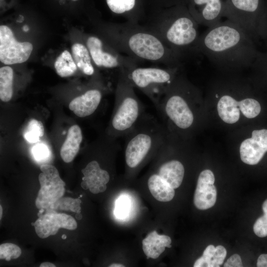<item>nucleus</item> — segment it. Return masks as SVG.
<instances>
[{"mask_svg": "<svg viewBox=\"0 0 267 267\" xmlns=\"http://www.w3.org/2000/svg\"><path fill=\"white\" fill-rule=\"evenodd\" d=\"M196 51L227 70L252 66L260 51L248 33L228 19L208 27L199 36Z\"/></svg>", "mask_w": 267, "mask_h": 267, "instance_id": "1", "label": "nucleus"}, {"mask_svg": "<svg viewBox=\"0 0 267 267\" xmlns=\"http://www.w3.org/2000/svg\"><path fill=\"white\" fill-rule=\"evenodd\" d=\"M112 46L137 62H150L181 67L182 59L154 33L139 23L125 21L112 26Z\"/></svg>", "mask_w": 267, "mask_h": 267, "instance_id": "2", "label": "nucleus"}, {"mask_svg": "<svg viewBox=\"0 0 267 267\" xmlns=\"http://www.w3.org/2000/svg\"><path fill=\"white\" fill-rule=\"evenodd\" d=\"M141 24L156 34L182 60L197 54L199 24L184 4H178Z\"/></svg>", "mask_w": 267, "mask_h": 267, "instance_id": "3", "label": "nucleus"}, {"mask_svg": "<svg viewBox=\"0 0 267 267\" xmlns=\"http://www.w3.org/2000/svg\"><path fill=\"white\" fill-rule=\"evenodd\" d=\"M167 136L164 126L153 115L145 113L125 137V158L128 168L135 170L149 157L157 154Z\"/></svg>", "mask_w": 267, "mask_h": 267, "instance_id": "4", "label": "nucleus"}, {"mask_svg": "<svg viewBox=\"0 0 267 267\" xmlns=\"http://www.w3.org/2000/svg\"><path fill=\"white\" fill-rule=\"evenodd\" d=\"M194 91L188 82L178 75L167 90L156 110L168 133L174 128L186 131L193 125L194 116L189 102Z\"/></svg>", "mask_w": 267, "mask_h": 267, "instance_id": "5", "label": "nucleus"}, {"mask_svg": "<svg viewBox=\"0 0 267 267\" xmlns=\"http://www.w3.org/2000/svg\"><path fill=\"white\" fill-rule=\"evenodd\" d=\"M134 88L127 71L121 72L118 78L115 106L110 123L109 133L113 138L125 137L145 113Z\"/></svg>", "mask_w": 267, "mask_h": 267, "instance_id": "6", "label": "nucleus"}, {"mask_svg": "<svg viewBox=\"0 0 267 267\" xmlns=\"http://www.w3.org/2000/svg\"><path fill=\"white\" fill-rule=\"evenodd\" d=\"M265 0H226L223 17L244 30L257 44L265 34Z\"/></svg>", "mask_w": 267, "mask_h": 267, "instance_id": "7", "label": "nucleus"}, {"mask_svg": "<svg viewBox=\"0 0 267 267\" xmlns=\"http://www.w3.org/2000/svg\"><path fill=\"white\" fill-rule=\"evenodd\" d=\"M180 67H141L136 66L127 71L134 88L145 94L157 109L168 89L178 75Z\"/></svg>", "mask_w": 267, "mask_h": 267, "instance_id": "8", "label": "nucleus"}, {"mask_svg": "<svg viewBox=\"0 0 267 267\" xmlns=\"http://www.w3.org/2000/svg\"><path fill=\"white\" fill-rule=\"evenodd\" d=\"M86 44L93 62L98 67L115 69L120 73L137 66L136 61L121 53L113 46L106 49L103 41L97 37H89Z\"/></svg>", "mask_w": 267, "mask_h": 267, "instance_id": "9", "label": "nucleus"}, {"mask_svg": "<svg viewBox=\"0 0 267 267\" xmlns=\"http://www.w3.org/2000/svg\"><path fill=\"white\" fill-rule=\"evenodd\" d=\"M39 176L41 188L35 204L39 209H48L64 195L65 183L60 178L57 169L48 164L40 166Z\"/></svg>", "mask_w": 267, "mask_h": 267, "instance_id": "10", "label": "nucleus"}, {"mask_svg": "<svg viewBox=\"0 0 267 267\" xmlns=\"http://www.w3.org/2000/svg\"><path fill=\"white\" fill-rule=\"evenodd\" d=\"M31 43L18 42L7 26H0V60L5 65L21 63L27 61L33 50Z\"/></svg>", "mask_w": 267, "mask_h": 267, "instance_id": "11", "label": "nucleus"}, {"mask_svg": "<svg viewBox=\"0 0 267 267\" xmlns=\"http://www.w3.org/2000/svg\"><path fill=\"white\" fill-rule=\"evenodd\" d=\"M226 0H188V9L199 25L211 27L223 17Z\"/></svg>", "mask_w": 267, "mask_h": 267, "instance_id": "12", "label": "nucleus"}, {"mask_svg": "<svg viewBox=\"0 0 267 267\" xmlns=\"http://www.w3.org/2000/svg\"><path fill=\"white\" fill-rule=\"evenodd\" d=\"M38 236L45 238L55 235L60 228L74 230L77 227L75 220L64 213H57L53 210L43 214L34 223H32Z\"/></svg>", "mask_w": 267, "mask_h": 267, "instance_id": "13", "label": "nucleus"}, {"mask_svg": "<svg viewBox=\"0 0 267 267\" xmlns=\"http://www.w3.org/2000/svg\"><path fill=\"white\" fill-rule=\"evenodd\" d=\"M267 151V130H256L252 137L246 139L240 146V158L250 165L257 164Z\"/></svg>", "mask_w": 267, "mask_h": 267, "instance_id": "14", "label": "nucleus"}, {"mask_svg": "<svg viewBox=\"0 0 267 267\" xmlns=\"http://www.w3.org/2000/svg\"><path fill=\"white\" fill-rule=\"evenodd\" d=\"M215 177L210 170L202 171L197 180L194 195V203L199 210H207L213 207L217 199V190L214 185Z\"/></svg>", "mask_w": 267, "mask_h": 267, "instance_id": "15", "label": "nucleus"}, {"mask_svg": "<svg viewBox=\"0 0 267 267\" xmlns=\"http://www.w3.org/2000/svg\"><path fill=\"white\" fill-rule=\"evenodd\" d=\"M82 173L84 175L82 181L87 183L91 193L97 194L105 191L110 178V174L100 167L97 161L93 160L89 162L82 170Z\"/></svg>", "mask_w": 267, "mask_h": 267, "instance_id": "16", "label": "nucleus"}, {"mask_svg": "<svg viewBox=\"0 0 267 267\" xmlns=\"http://www.w3.org/2000/svg\"><path fill=\"white\" fill-rule=\"evenodd\" d=\"M102 97L98 89H91L73 99L69 103V109L81 118L89 116L97 109Z\"/></svg>", "mask_w": 267, "mask_h": 267, "instance_id": "17", "label": "nucleus"}, {"mask_svg": "<svg viewBox=\"0 0 267 267\" xmlns=\"http://www.w3.org/2000/svg\"><path fill=\"white\" fill-rule=\"evenodd\" d=\"M153 174H157L171 187L176 189L183 181L185 169L182 163L178 160H164L160 162L156 172Z\"/></svg>", "mask_w": 267, "mask_h": 267, "instance_id": "18", "label": "nucleus"}, {"mask_svg": "<svg viewBox=\"0 0 267 267\" xmlns=\"http://www.w3.org/2000/svg\"><path fill=\"white\" fill-rule=\"evenodd\" d=\"M82 139L80 127L77 125L72 126L60 149V156L64 162L70 163L73 160L80 150Z\"/></svg>", "mask_w": 267, "mask_h": 267, "instance_id": "19", "label": "nucleus"}, {"mask_svg": "<svg viewBox=\"0 0 267 267\" xmlns=\"http://www.w3.org/2000/svg\"><path fill=\"white\" fill-rule=\"evenodd\" d=\"M171 242L169 236L159 235L154 230L143 239L142 249L147 259H156L165 251L166 247H171Z\"/></svg>", "mask_w": 267, "mask_h": 267, "instance_id": "20", "label": "nucleus"}, {"mask_svg": "<svg viewBox=\"0 0 267 267\" xmlns=\"http://www.w3.org/2000/svg\"><path fill=\"white\" fill-rule=\"evenodd\" d=\"M218 96L217 98L220 99L217 104V110L220 117L227 124L237 122L240 117L239 101L229 94H224L221 97L218 94Z\"/></svg>", "mask_w": 267, "mask_h": 267, "instance_id": "21", "label": "nucleus"}, {"mask_svg": "<svg viewBox=\"0 0 267 267\" xmlns=\"http://www.w3.org/2000/svg\"><path fill=\"white\" fill-rule=\"evenodd\" d=\"M148 187L152 196L158 201L168 202L175 196V190L156 174H151L147 180Z\"/></svg>", "mask_w": 267, "mask_h": 267, "instance_id": "22", "label": "nucleus"}, {"mask_svg": "<svg viewBox=\"0 0 267 267\" xmlns=\"http://www.w3.org/2000/svg\"><path fill=\"white\" fill-rule=\"evenodd\" d=\"M72 52L78 68L88 76L93 75L95 70L88 48L81 44H75L72 47Z\"/></svg>", "mask_w": 267, "mask_h": 267, "instance_id": "23", "label": "nucleus"}, {"mask_svg": "<svg viewBox=\"0 0 267 267\" xmlns=\"http://www.w3.org/2000/svg\"><path fill=\"white\" fill-rule=\"evenodd\" d=\"M54 66L57 74L61 77L72 76L77 69V66L72 55L67 50L63 51L58 56Z\"/></svg>", "mask_w": 267, "mask_h": 267, "instance_id": "24", "label": "nucleus"}, {"mask_svg": "<svg viewBox=\"0 0 267 267\" xmlns=\"http://www.w3.org/2000/svg\"><path fill=\"white\" fill-rule=\"evenodd\" d=\"M13 71L9 66L0 69V98L3 102H8L13 95Z\"/></svg>", "mask_w": 267, "mask_h": 267, "instance_id": "25", "label": "nucleus"}, {"mask_svg": "<svg viewBox=\"0 0 267 267\" xmlns=\"http://www.w3.org/2000/svg\"><path fill=\"white\" fill-rule=\"evenodd\" d=\"M44 132L43 123L39 120L32 119L26 127L24 132V137L29 142H37L44 135Z\"/></svg>", "mask_w": 267, "mask_h": 267, "instance_id": "26", "label": "nucleus"}, {"mask_svg": "<svg viewBox=\"0 0 267 267\" xmlns=\"http://www.w3.org/2000/svg\"><path fill=\"white\" fill-rule=\"evenodd\" d=\"M238 106L243 115L248 118L257 117L261 110L260 103L253 98H246L239 101Z\"/></svg>", "mask_w": 267, "mask_h": 267, "instance_id": "27", "label": "nucleus"}, {"mask_svg": "<svg viewBox=\"0 0 267 267\" xmlns=\"http://www.w3.org/2000/svg\"><path fill=\"white\" fill-rule=\"evenodd\" d=\"M110 9L118 14H130L135 5V0H106Z\"/></svg>", "mask_w": 267, "mask_h": 267, "instance_id": "28", "label": "nucleus"}, {"mask_svg": "<svg viewBox=\"0 0 267 267\" xmlns=\"http://www.w3.org/2000/svg\"><path fill=\"white\" fill-rule=\"evenodd\" d=\"M81 203V201L79 199H74L70 197L61 198L51 207L50 209H59L62 210H71L77 213H80Z\"/></svg>", "mask_w": 267, "mask_h": 267, "instance_id": "29", "label": "nucleus"}, {"mask_svg": "<svg viewBox=\"0 0 267 267\" xmlns=\"http://www.w3.org/2000/svg\"><path fill=\"white\" fill-rule=\"evenodd\" d=\"M21 254V249L11 243H3L0 245V259L9 261L18 258Z\"/></svg>", "mask_w": 267, "mask_h": 267, "instance_id": "30", "label": "nucleus"}, {"mask_svg": "<svg viewBox=\"0 0 267 267\" xmlns=\"http://www.w3.org/2000/svg\"><path fill=\"white\" fill-rule=\"evenodd\" d=\"M130 202L126 196H121L117 200L114 210L115 215L119 219L126 218L130 211Z\"/></svg>", "mask_w": 267, "mask_h": 267, "instance_id": "31", "label": "nucleus"}, {"mask_svg": "<svg viewBox=\"0 0 267 267\" xmlns=\"http://www.w3.org/2000/svg\"><path fill=\"white\" fill-rule=\"evenodd\" d=\"M215 251L213 245L208 246L203 252L202 256L195 262L194 267H210V264Z\"/></svg>", "mask_w": 267, "mask_h": 267, "instance_id": "32", "label": "nucleus"}, {"mask_svg": "<svg viewBox=\"0 0 267 267\" xmlns=\"http://www.w3.org/2000/svg\"><path fill=\"white\" fill-rule=\"evenodd\" d=\"M255 234L260 237L267 236V216L264 214L259 218L253 226Z\"/></svg>", "mask_w": 267, "mask_h": 267, "instance_id": "33", "label": "nucleus"}, {"mask_svg": "<svg viewBox=\"0 0 267 267\" xmlns=\"http://www.w3.org/2000/svg\"><path fill=\"white\" fill-rule=\"evenodd\" d=\"M226 250L225 248L219 245L215 247V251L210 264V267H219L222 265L225 258Z\"/></svg>", "mask_w": 267, "mask_h": 267, "instance_id": "34", "label": "nucleus"}, {"mask_svg": "<svg viewBox=\"0 0 267 267\" xmlns=\"http://www.w3.org/2000/svg\"><path fill=\"white\" fill-rule=\"evenodd\" d=\"M255 69L267 74V48L265 51H259L252 66Z\"/></svg>", "mask_w": 267, "mask_h": 267, "instance_id": "35", "label": "nucleus"}, {"mask_svg": "<svg viewBox=\"0 0 267 267\" xmlns=\"http://www.w3.org/2000/svg\"><path fill=\"white\" fill-rule=\"evenodd\" d=\"M34 157L37 160L45 159L49 155V151L47 147L43 144L36 145L33 148Z\"/></svg>", "mask_w": 267, "mask_h": 267, "instance_id": "36", "label": "nucleus"}, {"mask_svg": "<svg viewBox=\"0 0 267 267\" xmlns=\"http://www.w3.org/2000/svg\"><path fill=\"white\" fill-rule=\"evenodd\" d=\"M223 267H243L240 256L234 254L228 258L225 263Z\"/></svg>", "mask_w": 267, "mask_h": 267, "instance_id": "37", "label": "nucleus"}, {"mask_svg": "<svg viewBox=\"0 0 267 267\" xmlns=\"http://www.w3.org/2000/svg\"><path fill=\"white\" fill-rule=\"evenodd\" d=\"M258 267H267V254H261L257 260Z\"/></svg>", "mask_w": 267, "mask_h": 267, "instance_id": "38", "label": "nucleus"}, {"mask_svg": "<svg viewBox=\"0 0 267 267\" xmlns=\"http://www.w3.org/2000/svg\"><path fill=\"white\" fill-rule=\"evenodd\" d=\"M266 6V24H265V34L263 41L265 43L267 48V0H265Z\"/></svg>", "mask_w": 267, "mask_h": 267, "instance_id": "39", "label": "nucleus"}, {"mask_svg": "<svg viewBox=\"0 0 267 267\" xmlns=\"http://www.w3.org/2000/svg\"><path fill=\"white\" fill-rule=\"evenodd\" d=\"M40 267H55V266L52 263L46 262L42 263L40 265Z\"/></svg>", "mask_w": 267, "mask_h": 267, "instance_id": "40", "label": "nucleus"}, {"mask_svg": "<svg viewBox=\"0 0 267 267\" xmlns=\"http://www.w3.org/2000/svg\"><path fill=\"white\" fill-rule=\"evenodd\" d=\"M262 208L264 215L267 216V199L263 203L262 205Z\"/></svg>", "mask_w": 267, "mask_h": 267, "instance_id": "41", "label": "nucleus"}, {"mask_svg": "<svg viewBox=\"0 0 267 267\" xmlns=\"http://www.w3.org/2000/svg\"><path fill=\"white\" fill-rule=\"evenodd\" d=\"M110 267H125L124 265L120 264H112L109 266Z\"/></svg>", "mask_w": 267, "mask_h": 267, "instance_id": "42", "label": "nucleus"}, {"mask_svg": "<svg viewBox=\"0 0 267 267\" xmlns=\"http://www.w3.org/2000/svg\"><path fill=\"white\" fill-rule=\"evenodd\" d=\"M18 18H19L18 19L17 21L19 22H21L24 20V17L22 15H19V17Z\"/></svg>", "mask_w": 267, "mask_h": 267, "instance_id": "43", "label": "nucleus"}, {"mask_svg": "<svg viewBox=\"0 0 267 267\" xmlns=\"http://www.w3.org/2000/svg\"><path fill=\"white\" fill-rule=\"evenodd\" d=\"M29 27L27 25H24L23 27V30L24 32H28L29 31Z\"/></svg>", "mask_w": 267, "mask_h": 267, "instance_id": "44", "label": "nucleus"}, {"mask_svg": "<svg viewBox=\"0 0 267 267\" xmlns=\"http://www.w3.org/2000/svg\"><path fill=\"white\" fill-rule=\"evenodd\" d=\"M76 217L78 220H80L82 219V215L80 213H77L76 215Z\"/></svg>", "mask_w": 267, "mask_h": 267, "instance_id": "45", "label": "nucleus"}, {"mask_svg": "<svg viewBox=\"0 0 267 267\" xmlns=\"http://www.w3.org/2000/svg\"><path fill=\"white\" fill-rule=\"evenodd\" d=\"M0 219H1V216H2V207H1V206L0 205Z\"/></svg>", "mask_w": 267, "mask_h": 267, "instance_id": "46", "label": "nucleus"}, {"mask_svg": "<svg viewBox=\"0 0 267 267\" xmlns=\"http://www.w3.org/2000/svg\"><path fill=\"white\" fill-rule=\"evenodd\" d=\"M62 238L63 239H65L66 238V235H65V234H63L62 235Z\"/></svg>", "mask_w": 267, "mask_h": 267, "instance_id": "47", "label": "nucleus"}, {"mask_svg": "<svg viewBox=\"0 0 267 267\" xmlns=\"http://www.w3.org/2000/svg\"><path fill=\"white\" fill-rule=\"evenodd\" d=\"M184 2L185 3V2H187L188 0H183Z\"/></svg>", "mask_w": 267, "mask_h": 267, "instance_id": "48", "label": "nucleus"}, {"mask_svg": "<svg viewBox=\"0 0 267 267\" xmlns=\"http://www.w3.org/2000/svg\"><path fill=\"white\" fill-rule=\"evenodd\" d=\"M74 0V1H76V0Z\"/></svg>", "mask_w": 267, "mask_h": 267, "instance_id": "49", "label": "nucleus"}]
</instances>
